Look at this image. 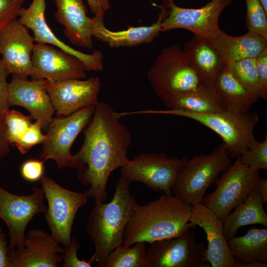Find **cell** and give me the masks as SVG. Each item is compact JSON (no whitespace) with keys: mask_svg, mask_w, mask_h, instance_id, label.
<instances>
[{"mask_svg":"<svg viewBox=\"0 0 267 267\" xmlns=\"http://www.w3.org/2000/svg\"><path fill=\"white\" fill-rule=\"evenodd\" d=\"M118 119L110 105L98 102L84 131L83 144L73 155L78 179L89 187L84 192L95 201H105L109 176L129 160L132 134Z\"/></svg>","mask_w":267,"mask_h":267,"instance_id":"cell-1","label":"cell"},{"mask_svg":"<svg viewBox=\"0 0 267 267\" xmlns=\"http://www.w3.org/2000/svg\"><path fill=\"white\" fill-rule=\"evenodd\" d=\"M192 207L173 194L163 193L143 205L136 203L126 226L122 245L149 244L182 233L190 228Z\"/></svg>","mask_w":267,"mask_h":267,"instance_id":"cell-2","label":"cell"},{"mask_svg":"<svg viewBox=\"0 0 267 267\" xmlns=\"http://www.w3.org/2000/svg\"><path fill=\"white\" fill-rule=\"evenodd\" d=\"M131 183L121 175L111 200L95 201L89 214L86 229L94 246L91 258L97 267H103L107 256L123 243L126 226L137 203L130 192Z\"/></svg>","mask_w":267,"mask_h":267,"instance_id":"cell-3","label":"cell"},{"mask_svg":"<svg viewBox=\"0 0 267 267\" xmlns=\"http://www.w3.org/2000/svg\"><path fill=\"white\" fill-rule=\"evenodd\" d=\"M142 114H168L186 117L217 134L231 159L240 156L256 140L254 131L259 121V114L251 110L235 113L224 110L209 114H198L178 110H150Z\"/></svg>","mask_w":267,"mask_h":267,"instance_id":"cell-4","label":"cell"},{"mask_svg":"<svg viewBox=\"0 0 267 267\" xmlns=\"http://www.w3.org/2000/svg\"><path fill=\"white\" fill-rule=\"evenodd\" d=\"M147 78L161 99L172 94L193 92L212 83L202 78L177 44L161 50L149 70Z\"/></svg>","mask_w":267,"mask_h":267,"instance_id":"cell-5","label":"cell"},{"mask_svg":"<svg viewBox=\"0 0 267 267\" xmlns=\"http://www.w3.org/2000/svg\"><path fill=\"white\" fill-rule=\"evenodd\" d=\"M231 164L222 143L208 154L193 155L178 175L172 194L192 205L202 203L207 189Z\"/></svg>","mask_w":267,"mask_h":267,"instance_id":"cell-6","label":"cell"},{"mask_svg":"<svg viewBox=\"0 0 267 267\" xmlns=\"http://www.w3.org/2000/svg\"><path fill=\"white\" fill-rule=\"evenodd\" d=\"M260 178L259 171L242 164L238 156L221 174L215 181L216 188L204 195L202 203L223 222L256 188Z\"/></svg>","mask_w":267,"mask_h":267,"instance_id":"cell-7","label":"cell"},{"mask_svg":"<svg viewBox=\"0 0 267 267\" xmlns=\"http://www.w3.org/2000/svg\"><path fill=\"white\" fill-rule=\"evenodd\" d=\"M47 202L44 219L52 237L64 247L71 240V231L77 212L87 203L84 192L66 189L53 179L43 176L40 179Z\"/></svg>","mask_w":267,"mask_h":267,"instance_id":"cell-8","label":"cell"},{"mask_svg":"<svg viewBox=\"0 0 267 267\" xmlns=\"http://www.w3.org/2000/svg\"><path fill=\"white\" fill-rule=\"evenodd\" d=\"M95 107H87L68 116L53 118L46 129L47 139L42 144L39 158L54 160L59 169L75 168L71 148L90 121Z\"/></svg>","mask_w":267,"mask_h":267,"instance_id":"cell-9","label":"cell"},{"mask_svg":"<svg viewBox=\"0 0 267 267\" xmlns=\"http://www.w3.org/2000/svg\"><path fill=\"white\" fill-rule=\"evenodd\" d=\"M187 159L186 156L170 157L166 153H142L129 159L121 168V175L152 190L172 194L173 186Z\"/></svg>","mask_w":267,"mask_h":267,"instance_id":"cell-10","label":"cell"},{"mask_svg":"<svg viewBox=\"0 0 267 267\" xmlns=\"http://www.w3.org/2000/svg\"><path fill=\"white\" fill-rule=\"evenodd\" d=\"M149 243L146 249L149 267H209L207 245L195 240L194 229Z\"/></svg>","mask_w":267,"mask_h":267,"instance_id":"cell-11","label":"cell"},{"mask_svg":"<svg viewBox=\"0 0 267 267\" xmlns=\"http://www.w3.org/2000/svg\"><path fill=\"white\" fill-rule=\"evenodd\" d=\"M32 191L28 195H17L0 186V218L8 228V251L24 246L27 225L36 215L47 210L43 189L33 186Z\"/></svg>","mask_w":267,"mask_h":267,"instance_id":"cell-12","label":"cell"},{"mask_svg":"<svg viewBox=\"0 0 267 267\" xmlns=\"http://www.w3.org/2000/svg\"><path fill=\"white\" fill-rule=\"evenodd\" d=\"M231 0H212L199 8L180 7L174 0H163L168 15L161 25V32L177 28L185 29L194 36L208 40L215 38L221 31L219 17Z\"/></svg>","mask_w":267,"mask_h":267,"instance_id":"cell-13","label":"cell"},{"mask_svg":"<svg viewBox=\"0 0 267 267\" xmlns=\"http://www.w3.org/2000/svg\"><path fill=\"white\" fill-rule=\"evenodd\" d=\"M32 62V80L54 82L87 77V70L82 60L52 45L35 44Z\"/></svg>","mask_w":267,"mask_h":267,"instance_id":"cell-14","label":"cell"},{"mask_svg":"<svg viewBox=\"0 0 267 267\" xmlns=\"http://www.w3.org/2000/svg\"><path fill=\"white\" fill-rule=\"evenodd\" d=\"M35 39L28 29L17 19L7 24L0 32V54L9 74L26 79L33 73L32 54Z\"/></svg>","mask_w":267,"mask_h":267,"instance_id":"cell-15","label":"cell"},{"mask_svg":"<svg viewBox=\"0 0 267 267\" xmlns=\"http://www.w3.org/2000/svg\"><path fill=\"white\" fill-rule=\"evenodd\" d=\"M45 87L57 116L62 117L87 107L95 106L99 102L101 82L98 77L54 82L46 80Z\"/></svg>","mask_w":267,"mask_h":267,"instance_id":"cell-16","label":"cell"},{"mask_svg":"<svg viewBox=\"0 0 267 267\" xmlns=\"http://www.w3.org/2000/svg\"><path fill=\"white\" fill-rule=\"evenodd\" d=\"M46 0H32L29 6L22 7L19 13L20 23L32 31L36 43L46 44L58 47L82 60L87 71H102L103 54L98 50L87 54L73 48L60 40L52 31L45 20Z\"/></svg>","mask_w":267,"mask_h":267,"instance_id":"cell-17","label":"cell"},{"mask_svg":"<svg viewBox=\"0 0 267 267\" xmlns=\"http://www.w3.org/2000/svg\"><path fill=\"white\" fill-rule=\"evenodd\" d=\"M190 228L199 226L204 230L208 244L207 261L212 267H237L238 260L231 254L223 231V222L203 203L193 205Z\"/></svg>","mask_w":267,"mask_h":267,"instance_id":"cell-18","label":"cell"},{"mask_svg":"<svg viewBox=\"0 0 267 267\" xmlns=\"http://www.w3.org/2000/svg\"><path fill=\"white\" fill-rule=\"evenodd\" d=\"M63 251L51 234L32 229L26 234L23 247L8 251L10 267H56L63 261L59 253Z\"/></svg>","mask_w":267,"mask_h":267,"instance_id":"cell-19","label":"cell"},{"mask_svg":"<svg viewBox=\"0 0 267 267\" xmlns=\"http://www.w3.org/2000/svg\"><path fill=\"white\" fill-rule=\"evenodd\" d=\"M46 80L21 79L12 76L8 85L9 106H19L27 109L32 118L40 120L46 130L55 112L46 90Z\"/></svg>","mask_w":267,"mask_h":267,"instance_id":"cell-20","label":"cell"},{"mask_svg":"<svg viewBox=\"0 0 267 267\" xmlns=\"http://www.w3.org/2000/svg\"><path fill=\"white\" fill-rule=\"evenodd\" d=\"M56 7L54 16L64 27L65 36L70 43L88 49L93 44V17L87 15L84 0H53Z\"/></svg>","mask_w":267,"mask_h":267,"instance_id":"cell-21","label":"cell"},{"mask_svg":"<svg viewBox=\"0 0 267 267\" xmlns=\"http://www.w3.org/2000/svg\"><path fill=\"white\" fill-rule=\"evenodd\" d=\"M157 21L150 26L129 27L124 30L113 31L104 24V18L93 17L92 35L96 39L107 43L112 48L132 47L142 44H149L158 37L161 32L163 21L168 15V10L163 5Z\"/></svg>","mask_w":267,"mask_h":267,"instance_id":"cell-22","label":"cell"},{"mask_svg":"<svg viewBox=\"0 0 267 267\" xmlns=\"http://www.w3.org/2000/svg\"><path fill=\"white\" fill-rule=\"evenodd\" d=\"M225 64L248 58H256L267 47V39L248 31L235 37L222 30L213 39L209 40Z\"/></svg>","mask_w":267,"mask_h":267,"instance_id":"cell-23","label":"cell"},{"mask_svg":"<svg viewBox=\"0 0 267 267\" xmlns=\"http://www.w3.org/2000/svg\"><path fill=\"white\" fill-rule=\"evenodd\" d=\"M161 100L170 109L194 113L209 114L226 110L213 83L198 90L172 94Z\"/></svg>","mask_w":267,"mask_h":267,"instance_id":"cell-24","label":"cell"},{"mask_svg":"<svg viewBox=\"0 0 267 267\" xmlns=\"http://www.w3.org/2000/svg\"><path fill=\"white\" fill-rule=\"evenodd\" d=\"M213 83L227 110L246 112L258 101V97L235 78L226 65L217 74Z\"/></svg>","mask_w":267,"mask_h":267,"instance_id":"cell-25","label":"cell"},{"mask_svg":"<svg viewBox=\"0 0 267 267\" xmlns=\"http://www.w3.org/2000/svg\"><path fill=\"white\" fill-rule=\"evenodd\" d=\"M183 51L197 72L206 82L213 83L225 66L209 40L194 36L183 46Z\"/></svg>","mask_w":267,"mask_h":267,"instance_id":"cell-26","label":"cell"},{"mask_svg":"<svg viewBox=\"0 0 267 267\" xmlns=\"http://www.w3.org/2000/svg\"><path fill=\"white\" fill-rule=\"evenodd\" d=\"M263 204L256 188L243 202L234 208L223 222L224 234L227 241L243 226L260 224L267 227V215Z\"/></svg>","mask_w":267,"mask_h":267,"instance_id":"cell-27","label":"cell"},{"mask_svg":"<svg viewBox=\"0 0 267 267\" xmlns=\"http://www.w3.org/2000/svg\"><path fill=\"white\" fill-rule=\"evenodd\" d=\"M233 256L243 263L267 262V229L253 227L228 241Z\"/></svg>","mask_w":267,"mask_h":267,"instance_id":"cell-28","label":"cell"},{"mask_svg":"<svg viewBox=\"0 0 267 267\" xmlns=\"http://www.w3.org/2000/svg\"><path fill=\"white\" fill-rule=\"evenodd\" d=\"M103 267H149L145 242L117 247L107 256Z\"/></svg>","mask_w":267,"mask_h":267,"instance_id":"cell-29","label":"cell"},{"mask_svg":"<svg viewBox=\"0 0 267 267\" xmlns=\"http://www.w3.org/2000/svg\"><path fill=\"white\" fill-rule=\"evenodd\" d=\"M235 78L249 91L261 98L256 58H248L226 64Z\"/></svg>","mask_w":267,"mask_h":267,"instance_id":"cell-30","label":"cell"},{"mask_svg":"<svg viewBox=\"0 0 267 267\" xmlns=\"http://www.w3.org/2000/svg\"><path fill=\"white\" fill-rule=\"evenodd\" d=\"M246 27L248 31L267 39V12L260 0H245Z\"/></svg>","mask_w":267,"mask_h":267,"instance_id":"cell-31","label":"cell"},{"mask_svg":"<svg viewBox=\"0 0 267 267\" xmlns=\"http://www.w3.org/2000/svg\"><path fill=\"white\" fill-rule=\"evenodd\" d=\"M32 117L25 116L14 110H10L4 115V123L7 138L11 145L14 144L32 125Z\"/></svg>","mask_w":267,"mask_h":267,"instance_id":"cell-32","label":"cell"},{"mask_svg":"<svg viewBox=\"0 0 267 267\" xmlns=\"http://www.w3.org/2000/svg\"><path fill=\"white\" fill-rule=\"evenodd\" d=\"M241 162L255 170H267V136L262 141L255 140L239 156Z\"/></svg>","mask_w":267,"mask_h":267,"instance_id":"cell-33","label":"cell"},{"mask_svg":"<svg viewBox=\"0 0 267 267\" xmlns=\"http://www.w3.org/2000/svg\"><path fill=\"white\" fill-rule=\"evenodd\" d=\"M42 129L41 122L35 121L14 144L21 154L27 153L33 146L43 144L46 140L47 135L42 133Z\"/></svg>","mask_w":267,"mask_h":267,"instance_id":"cell-34","label":"cell"},{"mask_svg":"<svg viewBox=\"0 0 267 267\" xmlns=\"http://www.w3.org/2000/svg\"><path fill=\"white\" fill-rule=\"evenodd\" d=\"M79 241L74 237L67 247H64L62 253L63 261L62 267H91L94 262L91 258L89 262L85 260H80L77 256L78 250L80 247Z\"/></svg>","mask_w":267,"mask_h":267,"instance_id":"cell-35","label":"cell"},{"mask_svg":"<svg viewBox=\"0 0 267 267\" xmlns=\"http://www.w3.org/2000/svg\"><path fill=\"white\" fill-rule=\"evenodd\" d=\"M23 2L24 0H0V32L16 19Z\"/></svg>","mask_w":267,"mask_h":267,"instance_id":"cell-36","label":"cell"},{"mask_svg":"<svg viewBox=\"0 0 267 267\" xmlns=\"http://www.w3.org/2000/svg\"><path fill=\"white\" fill-rule=\"evenodd\" d=\"M45 160L30 159L23 162L20 167V174L26 181L36 182L41 179L44 172Z\"/></svg>","mask_w":267,"mask_h":267,"instance_id":"cell-37","label":"cell"},{"mask_svg":"<svg viewBox=\"0 0 267 267\" xmlns=\"http://www.w3.org/2000/svg\"><path fill=\"white\" fill-rule=\"evenodd\" d=\"M256 67L261 88V98L267 99V47L256 57Z\"/></svg>","mask_w":267,"mask_h":267,"instance_id":"cell-38","label":"cell"},{"mask_svg":"<svg viewBox=\"0 0 267 267\" xmlns=\"http://www.w3.org/2000/svg\"><path fill=\"white\" fill-rule=\"evenodd\" d=\"M8 73L0 59V115H5L9 110L8 102V85L6 79Z\"/></svg>","mask_w":267,"mask_h":267,"instance_id":"cell-39","label":"cell"},{"mask_svg":"<svg viewBox=\"0 0 267 267\" xmlns=\"http://www.w3.org/2000/svg\"><path fill=\"white\" fill-rule=\"evenodd\" d=\"M94 16L104 17L105 12L111 9L109 0H86Z\"/></svg>","mask_w":267,"mask_h":267,"instance_id":"cell-40","label":"cell"},{"mask_svg":"<svg viewBox=\"0 0 267 267\" xmlns=\"http://www.w3.org/2000/svg\"><path fill=\"white\" fill-rule=\"evenodd\" d=\"M4 115H0V161L10 151V145L6 134Z\"/></svg>","mask_w":267,"mask_h":267,"instance_id":"cell-41","label":"cell"},{"mask_svg":"<svg viewBox=\"0 0 267 267\" xmlns=\"http://www.w3.org/2000/svg\"><path fill=\"white\" fill-rule=\"evenodd\" d=\"M0 267H10L7 235L0 227Z\"/></svg>","mask_w":267,"mask_h":267,"instance_id":"cell-42","label":"cell"},{"mask_svg":"<svg viewBox=\"0 0 267 267\" xmlns=\"http://www.w3.org/2000/svg\"><path fill=\"white\" fill-rule=\"evenodd\" d=\"M257 191L264 203H267V180L265 178H260L257 186Z\"/></svg>","mask_w":267,"mask_h":267,"instance_id":"cell-43","label":"cell"},{"mask_svg":"<svg viewBox=\"0 0 267 267\" xmlns=\"http://www.w3.org/2000/svg\"><path fill=\"white\" fill-rule=\"evenodd\" d=\"M237 267H267V262H254L251 263H243L238 261Z\"/></svg>","mask_w":267,"mask_h":267,"instance_id":"cell-44","label":"cell"},{"mask_svg":"<svg viewBox=\"0 0 267 267\" xmlns=\"http://www.w3.org/2000/svg\"><path fill=\"white\" fill-rule=\"evenodd\" d=\"M266 12H267V0H260Z\"/></svg>","mask_w":267,"mask_h":267,"instance_id":"cell-45","label":"cell"}]
</instances>
